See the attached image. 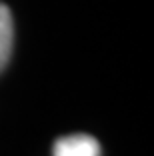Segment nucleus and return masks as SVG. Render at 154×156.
<instances>
[{"label": "nucleus", "mask_w": 154, "mask_h": 156, "mask_svg": "<svg viewBox=\"0 0 154 156\" xmlns=\"http://www.w3.org/2000/svg\"><path fill=\"white\" fill-rule=\"evenodd\" d=\"M52 156H100V144L90 134H70L54 142Z\"/></svg>", "instance_id": "f257e3e1"}, {"label": "nucleus", "mask_w": 154, "mask_h": 156, "mask_svg": "<svg viewBox=\"0 0 154 156\" xmlns=\"http://www.w3.org/2000/svg\"><path fill=\"white\" fill-rule=\"evenodd\" d=\"M14 44V22L6 4L0 2V72L6 68Z\"/></svg>", "instance_id": "f03ea898"}]
</instances>
